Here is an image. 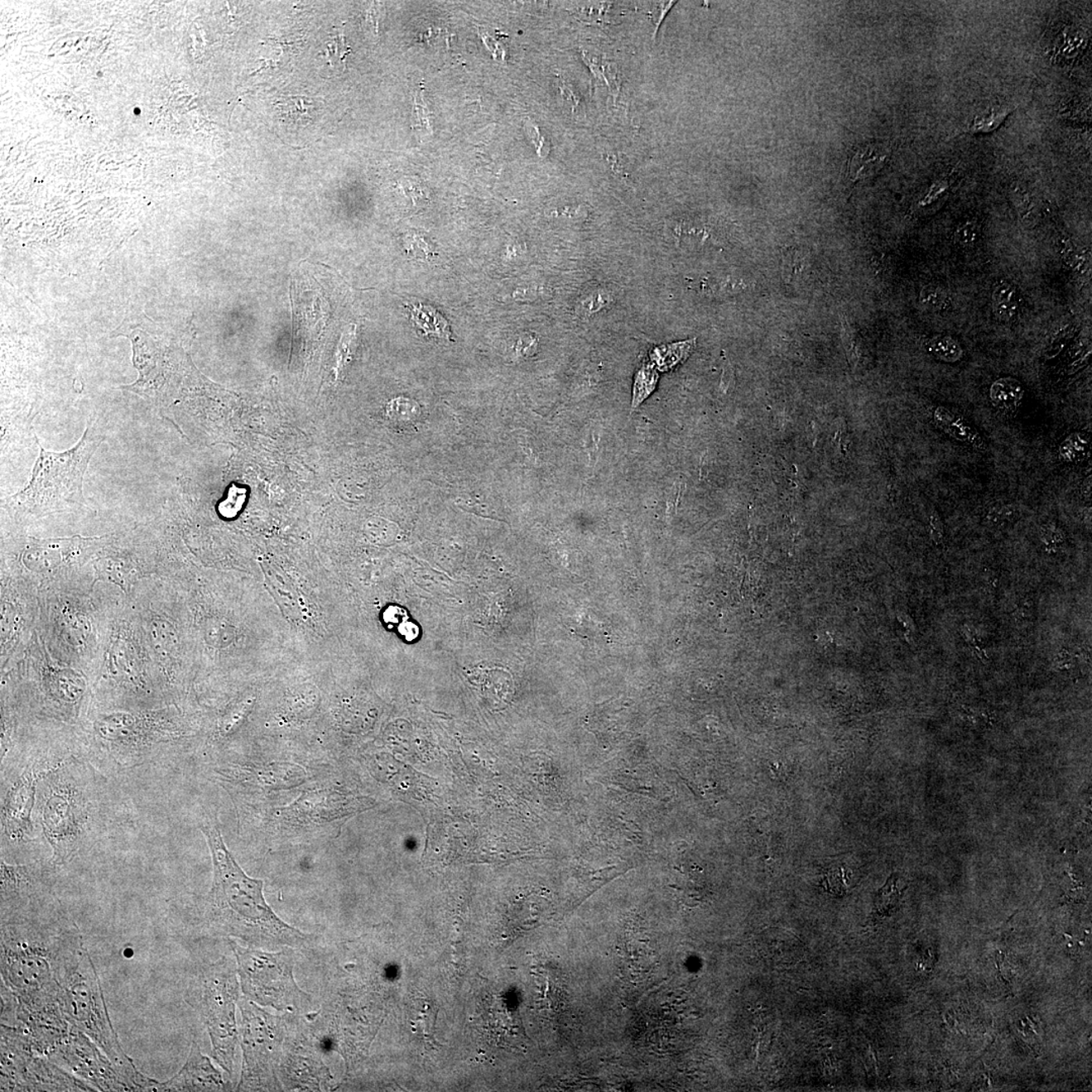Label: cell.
Wrapping results in <instances>:
<instances>
[{"mask_svg": "<svg viewBox=\"0 0 1092 1092\" xmlns=\"http://www.w3.org/2000/svg\"><path fill=\"white\" fill-rule=\"evenodd\" d=\"M98 743L95 762L99 770L109 774L137 769L158 762L164 744L176 738V731L159 717L131 711L100 714L94 723Z\"/></svg>", "mask_w": 1092, "mask_h": 1092, "instance_id": "cell-5", "label": "cell"}, {"mask_svg": "<svg viewBox=\"0 0 1092 1092\" xmlns=\"http://www.w3.org/2000/svg\"><path fill=\"white\" fill-rule=\"evenodd\" d=\"M1076 656L1066 648H1062L1055 657L1054 665L1057 670H1070L1075 666Z\"/></svg>", "mask_w": 1092, "mask_h": 1092, "instance_id": "cell-32", "label": "cell"}, {"mask_svg": "<svg viewBox=\"0 0 1092 1092\" xmlns=\"http://www.w3.org/2000/svg\"><path fill=\"white\" fill-rule=\"evenodd\" d=\"M47 1058L60 1064L79 1080L103 1091H132L130 1082L123 1077L104 1053L84 1032L70 1027V1032L58 1041Z\"/></svg>", "mask_w": 1092, "mask_h": 1092, "instance_id": "cell-11", "label": "cell"}, {"mask_svg": "<svg viewBox=\"0 0 1092 1092\" xmlns=\"http://www.w3.org/2000/svg\"><path fill=\"white\" fill-rule=\"evenodd\" d=\"M1020 517V510L1014 504H996L987 511L984 523L991 527H1002Z\"/></svg>", "mask_w": 1092, "mask_h": 1092, "instance_id": "cell-22", "label": "cell"}, {"mask_svg": "<svg viewBox=\"0 0 1092 1092\" xmlns=\"http://www.w3.org/2000/svg\"><path fill=\"white\" fill-rule=\"evenodd\" d=\"M213 862L207 917L222 934L255 948H298L309 936L287 925L268 906L263 881L251 878L228 849L217 821L200 826Z\"/></svg>", "mask_w": 1092, "mask_h": 1092, "instance_id": "cell-2", "label": "cell"}, {"mask_svg": "<svg viewBox=\"0 0 1092 1092\" xmlns=\"http://www.w3.org/2000/svg\"><path fill=\"white\" fill-rule=\"evenodd\" d=\"M1023 397H1025V388L1017 378H998L990 387L991 403L1003 414H1016L1022 405Z\"/></svg>", "mask_w": 1092, "mask_h": 1092, "instance_id": "cell-15", "label": "cell"}, {"mask_svg": "<svg viewBox=\"0 0 1092 1092\" xmlns=\"http://www.w3.org/2000/svg\"><path fill=\"white\" fill-rule=\"evenodd\" d=\"M93 762L70 756L40 780L36 821L55 866L68 865L102 840L117 820L115 795Z\"/></svg>", "mask_w": 1092, "mask_h": 1092, "instance_id": "cell-1", "label": "cell"}, {"mask_svg": "<svg viewBox=\"0 0 1092 1092\" xmlns=\"http://www.w3.org/2000/svg\"><path fill=\"white\" fill-rule=\"evenodd\" d=\"M356 332H358V329H356V326L354 325V324H351V325L347 326L344 333H342L336 353V377L339 376L340 373L344 372L346 365L349 364L351 358H353L356 346V339H358Z\"/></svg>", "mask_w": 1092, "mask_h": 1092, "instance_id": "cell-21", "label": "cell"}, {"mask_svg": "<svg viewBox=\"0 0 1092 1092\" xmlns=\"http://www.w3.org/2000/svg\"><path fill=\"white\" fill-rule=\"evenodd\" d=\"M226 1090L223 1075L194 1041L189 1059L176 1075L166 1082H159L156 1091H223Z\"/></svg>", "mask_w": 1092, "mask_h": 1092, "instance_id": "cell-13", "label": "cell"}, {"mask_svg": "<svg viewBox=\"0 0 1092 1092\" xmlns=\"http://www.w3.org/2000/svg\"><path fill=\"white\" fill-rule=\"evenodd\" d=\"M241 990L245 998L263 1008L301 1013L312 1007V998L295 979L294 957L287 951L268 952L243 947L230 940Z\"/></svg>", "mask_w": 1092, "mask_h": 1092, "instance_id": "cell-7", "label": "cell"}, {"mask_svg": "<svg viewBox=\"0 0 1092 1092\" xmlns=\"http://www.w3.org/2000/svg\"><path fill=\"white\" fill-rule=\"evenodd\" d=\"M1087 442L1080 434H1075L1069 437L1066 442L1062 443L1060 455L1066 461H1075L1081 459L1086 455Z\"/></svg>", "mask_w": 1092, "mask_h": 1092, "instance_id": "cell-25", "label": "cell"}, {"mask_svg": "<svg viewBox=\"0 0 1092 1092\" xmlns=\"http://www.w3.org/2000/svg\"><path fill=\"white\" fill-rule=\"evenodd\" d=\"M237 975L234 962L222 958L199 972L185 995L186 1003L198 1012L207 1027L214 1061L230 1076L239 1038L236 1008L241 986Z\"/></svg>", "mask_w": 1092, "mask_h": 1092, "instance_id": "cell-6", "label": "cell"}, {"mask_svg": "<svg viewBox=\"0 0 1092 1092\" xmlns=\"http://www.w3.org/2000/svg\"><path fill=\"white\" fill-rule=\"evenodd\" d=\"M930 537L935 545L938 547H945V527L942 518H940L938 511L933 509L929 516V527H927Z\"/></svg>", "mask_w": 1092, "mask_h": 1092, "instance_id": "cell-28", "label": "cell"}, {"mask_svg": "<svg viewBox=\"0 0 1092 1092\" xmlns=\"http://www.w3.org/2000/svg\"><path fill=\"white\" fill-rule=\"evenodd\" d=\"M278 1075L282 1086L291 1090H324L332 1081L321 1055L305 1041L290 1045L286 1041Z\"/></svg>", "mask_w": 1092, "mask_h": 1092, "instance_id": "cell-12", "label": "cell"}, {"mask_svg": "<svg viewBox=\"0 0 1092 1092\" xmlns=\"http://www.w3.org/2000/svg\"><path fill=\"white\" fill-rule=\"evenodd\" d=\"M21 1027L2 1025V1091H93L94 1087L49 1062Z\"/></svg>", "mask_w": 1092, "mask_h": 1092, "instance_id": "cell-10", "label": "cell"}, {"mask_svg": "<svg viewBox=\"0 0 1092 1092\" xmlns=\"http://www.w3.org/2000/svg\"><path fill=\"white\" fill-rule=\"evenodd\" d=\"M933 420L936 427L942 429L945 433L949 434L955 440L966 443L967 445L974 447L976 450H984L986 449L985 441L981 437L980 433L960 414L955 413L954 411L945 408V406H938L933 412Z\"/></svg>", "mask_w": 1092, "mask_h": 1092, "instance_id": "cell-14", "label": "cell"}, {"mask_svg": "<svg viewBox=\"0 0 1092 1092\" xmlns=\"http://www.w3.org/2000/svg\"><path fill=\"white\" fill-rule=\"evenodd\" d=\"M1040 537L1049 554H1055L1066 541V532L1056 524H1045L1041 527Z\"/></svg>", "mask_w": 1092, "mask_h": 1092, "instance_id": "cell-23", "label": "cell"}, {"mask_svg": "<svg viewBox=\"0 0 1092 1092\" xmlns=\"http://www.w3.org/2000/svg\"><path fill=\"white\" fill-rule=\"evenodd\" d=\"M978 235H979V227L974 220H968L960 224L955 232V239L959 244L963 246H971L975 243Z\"/></svg>", "mask_w": 1092, "mask_h": 1092, "instance_id": "cell-27", "label": "cell"}, {"mask_svg": "<svg viewBox=\"0 0 1092 1092\" xmlns=\"http://www.w3.org/2000/svg\"><path fill=\"white\" fill-rule=\"evenodd\" d=\"M1011 199L1023 225L1034 227L1039 221L1040 209L1031 191L1025 185L1014 184L1011 189Z\"/></svg>", "mask_w": 1092, "mask_h": 1092, "instance_id": "cell-18", "label": "cell"}, {"mask_svg": "<svg viewBox=\"0 0 1092 1092\" xmlns=\"http://www.w3.org/2000/svg\"><path fill=\"white\" fill-rule=\"evenodd\" d=\"M927 350L945 363H957L963 356L961 345L954 338L945 335L934 337L927 344Z\"/></svg>", "mask_w": 1092, "mask_h": 1092, "instance_id": "cell-20", "label": "cell"}, {"mask_svg": "<svg viewBox=\"0 0 1092 1092\" xmlns=\"http://www.w3.org/2000/svg\"><path fill=\"white\" fill-rule=\"evenodd\" d=\"M527 130L539 156H547L551 152V143L546 140V137L541 134V129H539L536 125H534L533 123H527Z\"/></svg>", "mask_w": 1092, "mask_h": 1092, "instance_id": "cell-29", "label": "cell"}, {"mask_svg": "<svg viewBox=\"0 0 1092 1092\" xmlns=\"http://www.w3.org/2000/svg\"><path fill=\"white\" fill-rule=\"evenodd\" d=\"M104 438L89 425L77 445L64 452L40 447L31 478L22 491L7 500L17 514L41 516L86 505L84 478L90 459Z\"/></svg>", "mask_w": 1092, "mask_h": 1092, "instance_id": "cell-4", "label": "cell"}, {"mask_svg": "<svg viewBox=\"0 0 1092 1092\" xmlns=\"http://www.w3.org/2000/svg\"><path fill=\"white\" fill-rule=\"evenodd\" d=\"M1032 614V603L1027 601L1022 602L1021 604L1017 606L1016 611H1014V617H1016L1017 620L1030 619Z\"/></svg>", "mask_w": 1092, "mask_h": 1092, "instance_id": "cell-34", "label": "cell"}, {"mask_svg": "<svg viewBox=\"0 0 1092 1092\" xmlns=\"http://www.w3.org/2000/svg\"><path fill=\"white\" fill-rule=\"evenodd\" d=\"M64 758L35 756L2 762V839L11 846L35 842L36 806L42 777Z\"/></svg>", "mask_w": 1092, "mask_h": 1092, "instance_id": "cell-9", "label": "cell"}, {"mask_svg": "<svg viewBox=\"0 0 1092 1092\" xmlns=\"http://www.w3.org/2000/svg\"><path fill=\"white\" fill-rule=\"evenodd\" d=\"M59 984V1008L70 1026L84 1032L103 1051L130 1082L132 1090L156 1091L158 1081L142 1075L123 1052L109 1018L97 970L85 947L68 964Z\"/></svg>", "mask_w": 1092, "mask_h": 1092, "instance_id": "cell-3", "label": "cell"}, {"mask_svg": "<svg viewBox=\"0 0 1092 1092\" xmlns=\"http://www.w3.org/2000/svg\"><path fill=\"white\" fill-rule=\"evenodd\" d=\"M888 159V150L878 145H869L858 151L849 163L852 180H861L875 176Z\"/></svg>", "mask_w": 1092, "mask_h": 1092, "instance_id": "cell-16", "label": "cell"}, {"mask_svg": "<svg viewBox=\"0 0 1092 1092\" xmlns=\"http://www.w3.org/2000/svg\"><path fill=\"white\" fill-rule=\"evenodd\" d=\"M559 85L561 93V97H563L565 102L568 103L569 106L572 108L573 111L575 112V109H577L578 107L580 106V98L578 97V94L575 93L572 85L569 84L568 82L561 79V77H560Z\"/></svg>", "mask_w": 1092, "mask_h": 1092, "instance_id": "cell-31", "label": "cell"}, {"mask_svg": "<svg viewBox=\"0 0 1092 1092\" xmlns=\"http://www.w3.org/2000/svg\"><path fill=\"white\" fill-rule=\"evenodd\" d=\"M993 305L995 316L1000 321L1012 322L1020 310V298L1016 287L1008 282H1000L993 291Z\"/></svg>", "mask_w": 1092, "mask_h": 1092, "instance_id": "cell-17", "label": "cell"}, {"mask_svg": "<svg viewBox=\"0 0 1092 1092\" xmlns=\"http://www.w3.org/2000/svg\"><path fill=\"white\" fill-rule=\"evenodd\" d=\"M1017 107H996L989 109L985 113L977 115L969 123L967 129L961 131L960 134H989L998 129L1007 118L1016 109Z\"/></svg>", "mask_w": 1092, "mask_h": 1092, "instance_id": "cell-19", "label": "cell"}, {"mask_svg": "<svg viewBox=\"0 0 1092 1092\" xmlns=\"http://www.w3.org/2000/svg\"><path fill=\"white\" fill-rule=\"evenodd\" d=\"M612 301V295L605 290H597L591 292L588 298L582 301V310L584 314H593L604 307Z\"/></svg>", "mask_w": 1092, "mask_h": 1092, "instance_id": "cell-26", "label": "cell"}, {"mask_svg": "<svg viewBox=\"0 0 1092 1092\" xmlns=\"http://www.w3.org/2000/svg\"><path fill=\"white\" fill-rule=\"evenodd\" d=\"M657 9H659V17H657L656 21L657 22L656 30H655V34H653V36H656V35L657 34V31L660 30V26L662 21H664L666 16L668 15L670 9L674 7L675 2H657Z\"/></svg>", "mask_w": 1092, "mask_h": 1092, "instance_id": "cell-33", "label": "cell"}, {"mask_svg": "<svg viewBox=\"0 0 1092 1092\" xmlns=\"http://www.w3.org/2000/svg\"><path fill=\"white\" fill-rule=\"evenodd\" d=\"M960 633L962 637L964 638V641H965L968 646L970 647L971 651L973 652V653H974V655L978 657V659H980L982 661L985 660L987 657L986 653L984 648H982V647L980 646L979 642H978V638L976 637V633H974V630H973L970 628V626L963 625L960 629Z\"/></svg>", "mask_w": 1092, "mask_h": 1092, "instance_id": "cell-30", "label": "cell"}, {"mask_svg": "<svg viewBox=\"0 0 1092 1092\" xmlns=\"http://www.w3.org/2000/svg\"><path fill=\"white\" fill-rule=\"evenodd\" d=\"M238 1007L242 1013L243 1064L237 1090H281L278 1073L286 1041L285 1022L246 998L239 999Z\"/></svg>", "mask_w": 1092, "mask_h": 1092, "instance_id": "cell-8", "label": "cell"}, {"mask_svg": "<svg viewBox=\"0 0 1092 1092\" xmlns=\"http://www.w3.org/2000/svg\"><path fill=\"white\" fill-rule=\"evenodd\" d=\"M920 301L922 307L936 312V310L944 308L945 301H947V294L942 287L934 285L927 286L921 292Z\"/></svg>", "mask_w": 1092, "mask_h": 1092, "instance_id": "cell-24", "label": "cell"}]
</instances>
